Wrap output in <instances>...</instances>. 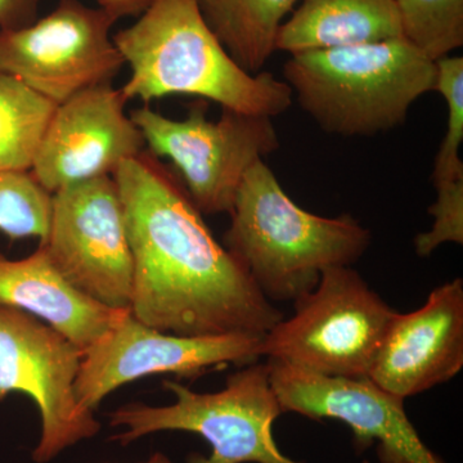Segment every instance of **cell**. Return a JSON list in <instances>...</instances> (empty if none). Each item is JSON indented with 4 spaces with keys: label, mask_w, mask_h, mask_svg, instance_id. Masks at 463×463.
<instances>
[{
    "label": "cell",
    "mask_w": 463,
    "mask_h": 463,
    "mask_svg": "<svg viewBox=\"0 0 463 463\" xmlns=\"http://www.w3.org/2000/svg\"><path fill=\"white\" fill-rule=\"evenodd\" d=\"M230 214L224 248L269 301L295 303L323 270L358 261L373 240L354 216L301 209L263 160L246 174Z\"/></svg>",
    "instance_id": "3"
},
{
    "label": "cell",
    "mask_w": 463,
    "mask_h": 463,
    "mask_svg": "<svg viewBox=\"0 0 463 463\" xmlns=\"http://www.w3.org/2000/svg\"><path fill=\"white\" fill-rule=\"evenodd\" d=\"M437 200L429 207L434 218L431 230L417 234V255L429 258L443 243L463 245V179L434 183Z\"/></svg>",
    "instance_id": "22"
},
{
    "label": "cell",
    "mask_w": 463,
    "mask_h": 463,
    "mask_svg": "<svg viewBox=\"0 0 463 463\" xmlns=\"http://www.w3.org/2000/svg\"><path fill=\"white\" fill-rule=\"evenodd\" d=\"M128 100L112 83L94 85L57 105L32 166L50 194L100 176H112L139 156L146 142L125 112Z\"/></svg>",
    "instance_id": "13"
},
{
    "label": "cell",
    "mask_w": 463,
    "mask_h": 463,
    "mask_svg": "<svg viewBox=\"0 0 463 463\" xmlns=\"http://www.w3.org/2000/svg\"><path fill=\"white\" fill-rule=\"evenodd\" d=\"M267 361L283 413L346 423L354 435L356 455L376 443L380 463H446L413 428L405 413V399L381 389L370 377L322 376Z\"/></svg>",
    "instance_id": "12"
},
{
    "label": "cell",
    "mask_w": 463,
    "mask_h": 463,
    "mask_svg": "<svg viewBox=\"0 0 463 463\" xmlns=\"http://www.w3.org/2000/svg\"><path fill=\"white\" fill-rule=\"evenodd\" d=\"M112 176L132 250L137 321L165 334L210 336L265 335L283 319L156 157L142 152Z\"/></svg>",
    "instance_id": "1"
},
{
    "label": "cell",
    "mask_w": 463,
    "mask_h": 463,
    "mask_svg": "<svg viewBox=\"0 0 463 463\" xmlns=\"http://www.w3.org/2000/svg\"><path fill=\"white\" fill-rule=\"evenodd\" d=\"M298 0H197L207 25L225 51L250 74L276 52L283 20Z\"/></svg>",
    "instance_id": "17"
},
{
    "label": "cell",
    "mask_w": 463,
    "mask_h": 463,
    "mask_svg": "<svg viewBox=\"0 0 463 463\" xmlns=\"http://www.w3.org/2000/svg\"><path fill=\"white\" fill-rule=\"evenodd\" d=\"M437 79L434 90L443 96L448 108L446 136L435 157L434 183L463 179L459 147L463 142V58L447 56L435 61Z\"/></svg>",
    "instance_id": "21"
},
{
    "label": "cell",
    "mask_w": 463,
    "mask_h": 463,
    "mask_svg": "<svg viewBox=\"0 0 463 463\" xmlns=\"http://www.w3.org/2000/svg\"><path fill=\"white\" fill-rule=\"evenodd\" d=\"M364 463H371V462L368 461V459H365V461H364Z\"/></svg>",
    "instance_id": "26"
},
{
    "label": "cell",
    "mask_w": 463,
    "mask_h": 463,
    "mask_svg": "<svg viewBox=\"0 0 463 463\" xmlns=\"http://www.w3.org/2000/svg\"><path fill=\"white\" fill-rule=\"evenodd\" d=\"M402 36L430 60L463 45V0H395Z\"/></svg>",
    "instance_id": "19"
},
{
    "label": "cell",
    "mask_w": 463,
    "mask_h": 463,
    "mask_svg": "<svg viewBox=\"0 0 463 463\" xmlns=\"http://www.w3.org/2000/svg\"><path fill=\"white\" fill-rule=\"evenodd\" d=\"M52 194L30 172L0 173V232L11 240L50 233Z\"/></svg>",
    "instance_id": "20"
},
{
    "label": "cell",
    "mask_w": 463,
    "mask_h": 463,
    "mask_svg": "<svg viewBox=\"0 0 463 463\" xmlns=\"http://www.w3.org/2000/svg\"><path fill=\"white\" fill-rule=\"evenodd\" d=\"M395 315L352 265L327 268L295 315L264 335L260 355L322 376L368 377Z\"/></svg>",
    "instance_id": "6"
},
{
    "label": "cell",
    "mask_w": 463,
    "mask_h": 463,
    "mask_svg": "<svg viewBox=\"0 0 463 463\" xmlns=\"http://www.w3.org/2000/svg\"><path fill=\"white\" fill-rule=\"evenodd\" d=\"M463 367V281L432 289L420 309L390 323L370 379L407 399L456 377Z\"/></svg>",
    "instance_id": "14"
},
{
    "label": "cell",
    "mask_w": 463,
    "mask_h": 463,
    "mask_svg": "<svg viewBox=\"0 0 463 463\" xmlns=\"http://www.w3.org/2000/svg\"><path fill=\"white\" fill-rule=\"evenodd\" d=\"M403 38L395 0H301L277 35L289 54Z\"/></svg>",
    "instance_id": "16"
},
{
    "label": "cell",
    "mask_w": 463,
    "mask_h": 463,
    "mask_svg": "<svg viewBox=\"0 0 463 463\" xmlns=\"http://www.w3.org/2000/svg\"><path fill=\"white\" fill-rule=\"evenodd\" d=\"M130 67L120 88L128 102L185 94L241 114H285L294 94L269 72L250 74L230 56L197 0H152L138 20L112 36Z\"/></svg>",
    "instance_id": "2"
},
{
    "label": "cell",
    "mask_w": 463,
    "mask_h": 463,
    "mask_svg": "<svg viewBox=\"0 0 463 463\" xmlns=\"http://www.w3.org/2000/svg\"><path fill=\"white\" fill-rule=\"evenodd\" d=\"M39 245L81 294L111 309L130 310L133 255L114 176L52 194L50 233Z\"/></svg>",
    "instance_id": "9"
},
{
    "label": "cell",
    "mask_w": 463,
    "mask_h": 463,
    "mask_svg": "<svg viewBox=\"0 0 463 463\" xmlns=\"http://www.w3.org/2000/svg\"><path fill=\"white\" fill-rule=\"evenodd\" d=\"M130 118L149 151L169 158L181 173L201 214H230L246 174L281 145L268 116L223 109L221 118L213 121L199 106L183 120H174L143 106Z\"/></svg>",
    "instance_id": "7"
},
{
    "label": "cell",
    "mask_w": 463,
    "mask_h": 463,
    "mask_svg": "<svg viewBox=\"0 0 463 463\" xmlns=\"http://www.w3.org/2000/svg\"><path fill=\"white\" fill-rule=\"evenodd\" d=\"M0 306L16 307L36 317L81 352L129 312L100 306L78 291L58 272L42 245L20 260L0 254Z\"/></svg>",
    "instance_id": "15"
},
{
    "label": "cell",
    "mask_w": 463,
    "mask_h": 463,
    "mask_svg": "<svg viewBox=\"0 0 463 463\" xmlns=\"http://www.w3.org/2000/svg\"><path fill=\"white\" fill-rule=\"evenodd\" d=\"M102 463H111V462H102ZM137 463H174L172 459L169 458L166 455L161 452H155L154 455L149 457L147 461L137 462Z\"/></svg>",
    "instance_id": "25"
},
{
    "label": "cell",
    "mask_w": 463,
    "mask_h": 463,
    "mask_svg": "<svg viewBox=\"0 0 463 463\" xmlns=\"http://www.w3.org/2000/svg\"><path fill=\"white\" fill-rule=\"evenodd\" d=\"M164 388L175 397L173 404L134 402L109 413V426L123 429L109 440L128 447L155 432L187 431L212 447L209 457L194 453L187 463H303L282 455L274 441L273 423L283 411L268 362L243 365L219 392H196L178 381Z\"/></svg>",
    "instance_id": "5"
},
{
    "label": "cell",
    "mask_w": 463,
    "mask_h": 463,
    "mask_svg": "<svg viewBox=\"0 0 463 463\" xmlns=\"http://www.w3.org/2000/svg\"><path fill=\"white\" fill-rule=\"evenodd\" d=\"M99 7L108 12L116 23L121 18L139 16L152 0H97Z\"/></svg>",
    "instance_id": "24"
},
{
    "label": "cell",
    "mask_w": 463,
    "mask_h": 463,
    "mask_svg": "<svg viewBox=\"0 0 463 463\" xmlns=\"http://www.w3.org/2000/svg\"><path fill=\"white\" fill-rule=\"evenodd\" d=\"M56 103L0 72V173L32 170Z\"/></svg>",
    "instance_id": "18"
},
{
    "label": "cell",
    "mask_w": 463,
    "mask_h": 463,
    "mask_svg": "<svg viewBox=\"0 0 463 463\" xmlns=\"http://www.w3.org/2000/svg\"><path fill=\"white\" fill-rule=\"evenodd\" d=\"M264 335L179 336L137 321L127 313L114 327L83 352L75 397L94 411L116 389L151 374L199 377L225 365H248L260 358Z\"/></svg>",
    "instance_id": "11"
},
{
    "label": "cell",
    "mask_w": 463,
    "mask_h": 463,
    "mask_svg": "<svg viewBox=\"0 0 463 463\" xmlns=\"http://www.w3.org/2000/svg\"><path fill=\"white\" fill-rule=\"evenodd\" d=\"M81 358L83 352L47 323L0 306V401L23 392L35 402L42 420L35 463H50L100 431L94 412L76 401Z\"/></svg>",
    "instance_id": "8"
},
{
    "label": "cell",
    "mask_w": 463,
    "mask_h": 463,
    "mask_svg": "<svg viewBox=\"0 0 463 463\" xmlns=\"http://www.w3.org/2000/svg\"><path fill=\"white\" fill-rule=\"evenodd\" d=\"M102 8L60 0L32 25L0 32V72L56 105L94 85L112 83L125 65Z\"/></svg>",
    "instance_id": "10"
},
{
    "label": "cell",
    "mask_w": 463,
    "mask_h": 463,
    "mask_svg": "<svg viewBox=\"0 0 463 463\" xmlns=\"http://www.w3.org/2000/svg\"><path fill=\"white\" fill-rule=\"evenodd\" d=\"M43 0H0V32L18 30L38 20Z\"/></svg>",
    "instance_id": "23"
},
{
    "label": "cell",
    "mask_w": 463,
    "mask_h": 463,
    "mask_svg": "<svg viewBox=\"0 0 463 463\" xmlns=\"http://www.w3.org/2000/svg\"><path fill=\"white\" fill-rule=\"evenodd\" d=\"M285 83L323 132L373 137L395 129L434 90L435 61L404 38L291 54Z\"/></svg>",
    "instance_id": "4"
}]
</instances>
